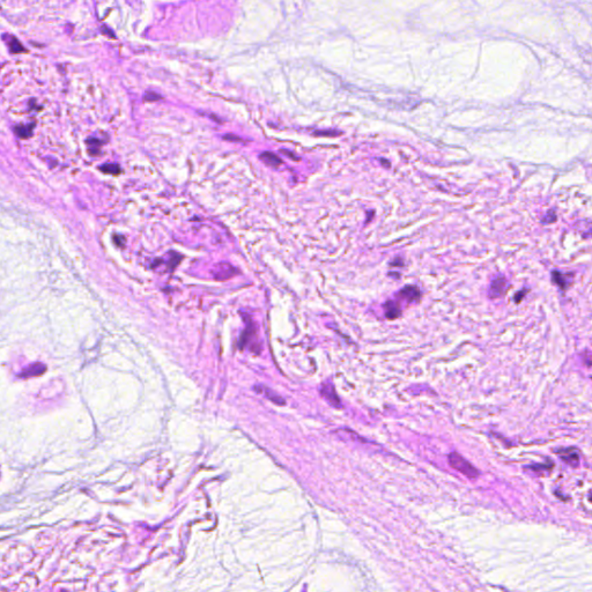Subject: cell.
I'll return each instance as SVG.
<instances>
[{
  "mask_svg": "<svg viewBox=\"0 0 592 592\" xmlns=\"http://www.w3.org/2000/svg\"><path fill=\"white\" fill-rule=\"evenodd\" d=\"M448 460H449L451 468L457 470V471L460 473H463V474L466 475V477L470 479L478 478L479 474H480L478 470L472 464H470V462H468L464 457L460 456L458 452H451L450 455L448 456Z\"/></svg>",
  "mask_w": 592,
  "mask_h": 592,
  "instance_id": "1",
  "label": "cell"
},
{
  "mask_svg": "<svg viewBox=\"0 0 592 592\" xmlns=\"http://www.w3.org/2000/svg\"><path fill=\"white\" fill-rule=\"evenodd\" d=\"M556 453L561 457V459L563 462L567 463V464L572 466V468H576V466L578 465L579 463V455H578V451L574 449V448H568V449H560L556 451Z\"/></svg>",
  "mask_w": 592,
  "mask_h": 592,
  "instance_id": "2",
  "label": "cell"
},
{
  "mask_svg": "<svg viewBox=\"0 0 592 592\" xmlns=\"http://www.w3.org/2000/svg\"><path fill=\"white\" fill-rule=\"evenodd\" d=\"M235 273H236V270H235L230 264H228V263H220V264L217 266V271L214 272V278L220 281L227 280V279L234 277Z\"/></svg>",
  "mask_w": 592,
  "mask_h": 592,
  "instance_id": "3",
  "label": "cell"
},
{
  "mask_svg": "<svg viewBox=\"0 0 592 592\" xmlns=\"http://www.w3.org/2000/svg\"><path fill=\"white\" fill-rule=\"evenodd\" d=\"M507 287H508V283H507L506 278L503 277H499L496 278L495 280H493V283L490 285V296L493 297H500L501 295H503L504 292H506Z\"/></svg>",
  "mask_w": 592,
  "mask_h": 592,
  "instance_id": "4",
  "label": "cell"
},
{
  "mask_svg": "<svg viewBox=\"0 0 592 592\" xmlns=\"http://www.w3.org/2000/svg\"><path fill=\"white\" fill-rule=\"evenodd\" d=\"M399 295L408 301V302H413V301L420 300V297H421V292H420V289L416 286L408 285V286H405L400 289Z\"/></svg>",
  "mask_w": 592,
  "mask_h": 592,
  "instance_id": "5",
  "label": "cell"
},
{
  "mask_svg": "<svg viewBox=\"0 0 592 592\" xmlns=\"http://www.w3.org/2000/svg\"><path fill=\"white\" fill-rule=\"evenodd\" d=\"M259 159H261L265 164L270 165V167H272V168H278L279 165L283 164V161H281V159L279 158V156L277 154H274V153H272V152H263V153H261V155H259Z\"/></svg>",
  "mask_w": 592,
  "mask_h": 592,
  "instance_id": "6",
  "label": "cell"
},
{
  "mask_svg": "<svg viewBox=\"0 0 592 592\" xmlns=\"http://www.w3.org/2000/svg\"><path fill=\"white\" fill-rule=\"evenodd\" d=\"M384 310H385V317L389 318V319H394L402 315V311H400V308H399V306H398V303H396L394 301H391V300L387 301V303L384 305Z\"/></svg>",
  "mask_w": 592,
  "mask_h": 592,
  "instance_id": "7",
  "label": "cell"
},
{
  "mask_svg": "<svg viewBox=\"0 0 592 592\" xmlns=\"http://www.w3.org/2000/svg\"><path fill=\"white\" fill-rule=\"evenodd\" d=\"M6 40H7L9 51H11L12 53H21V52L26 51L23 48V45L21 44L20 41L15 39L14 36H6Z\"/></svg>",
  "mask_w": 592,
  "mask_h": 592,
  "instance_id": "8",
  "label": "cell"
},
{
  "mask_svg": "<svg viewBox=\"0 0 592 592\" xmlns=\"http://www.w3.org/2000/svg\"><path fill=\"white\" fill-rule=\"evenodd\" d=\"M323 394H324V396L327 397V399L328 400V402H330V404H332V405H334V406H339L340 405L339 399H338V396L336 394V392H334L333 387H331V385H330V387H324V388H323Z\"/></svg>",
  "mask_w": 592,
  "mask_h": 592,
  "instance_id": "9",
  "label": "cell"
},
{
  "mask_svg": "<svg viewBox=\"0 0 592 592\" xmlns=\"http://www.w3.org/2000/svg\"><path fill=\"white\" fill-rule=\"evenodd\" d=\"M552 280L554 284H556L557 286L560 288H562V289H566L567 288V281H566V277L563 274L560 273L559 271H553L552 272Z\"/></svg>",
  "mask_w": 592,
  "mask_h": 592,
  "instance_id": "10",
  "label": "cell"
},
{
  "mask_svg": "<svg viewBox=\"0 0 592 592\" xmlns=\"http://www.w3.org/2000/svg\"><path fill=\"white\" fill-rule=\"evenodd\" d=\"M261 391H262L263 393H265V394H266V397H267L268 399L272 400V402H274L275 404H279V405H283V404H285V400L283 399V398H281V397H279L278 394H275L274 392H272V391L268 390L267 388H264V387H263Z\"/></svg>",
  "mask_w": 592,
  "mask_h": 592,
  "instance_id": "11",
  "label": "cell"
},
{
  "mask_svg": "<svg viewBox=\"0 0 592 592\" xmlns=\"http://www.w3.org/2000/svg\"><path fill=\"white\" fill-rule=\"evenodd\" d=\"M181 261H182V256H180L178 253H175V252L171 253L170 262H169V264H168L169 270L174 271V268L176 267V266L178 265V263H180Z\"/></svg>",
  "mask_w": 592,
  "mask_h": 592,
  "instance_id": "12",
  "label": "cell"
},
{
  "mask_svg": "<svg viewBox=\"0 0 592 592\" xmlns=\"http://www.w3.org/2000/svg\"><path fill=\"white\" fill-rule=\"evenodd\" d=\"M161 99H162V96L155 92H147L145 94V98H143V100H145L146 102H156Z\"/></svg>",
  "mask_w": 592,
  "mask_h": 592,
  "instance_id": "13",
  "label": "cell"
},
{
  "mask_svg": "<svg viewBox=\"0 0 592 592\" xmlns=\"http://www.w3.org/2000/svg\"><path fill=\"white\" fill-rule=\"evenodd\" d=\"M105 173L109 174H118L120 173V167L117 164H106L102 168Z\"/></svg>",
  "mask_w": 592,
  "mask_h": 592,
  "instance_id": "14",
  "label": "cell"
},
{
  "mask_svg": "<svg viewBox=\"0 0 592 592\" xmlns=\"http://www.w3.org/2000/svg\"><path fill=\"white\" fill-rule=\"evenodd\" d=\"M545 218H546V219H544V220H543L544 224H552V222H554V221L556 220V213H555V211H554V209H551V211L548 212V214Z\"/></svg>",
  "mask_w": 592,
  "mask_h": 592,
  "instance_id": "15",
  "label": "cell"
},
{
  "mask_svg": "<svg viewBox=\"0 0 592 592\" xmlns=\"http://www.w3.org/2000/svg\"><path fill=\"white\" fill-rule=\"evenodd\" d=\"M281 153H284V154H285V155H287L288 158H290V159L295 160V161H297V160H300L299 156L294 155V154H293V152H290V150H287V149H281Z\"/></svg>",
  "mask_w": 592,
  "mask_h": 592,
  "instance_id": "16",
  "label": "cell"
},
{
  "mask_svg": "<svg viewBox=\"0 0 592 592\" xmlns=\"http://www.w3.org/2000/svg\"><path fill=\"white\" fill-rule=\"evenodd\" d=\"M224 139L225 140H229V142H242V139L236 136H231V134H225L224 136Z\"/></svg>",
  "mask_w": 592,
  "mask_h": 592,
  "instance_id": "17",
  "label": "cell"
},
{
  "mask_svg": "<svg viewBox=\"0 0 592 592\" xmlns=\"http://www.w3.org/2000/svg\"><path fill=\"white\" fill-rule=\"evenodd\" d=\"M390 265L391 266H403L404 265L403 258H400V257H399V258H398V257H397V258L394 259V261H392V262L390 263Z\"/></svg>",
  "mask_w": 592,
  "mask_h": 592,
  "instance_id": "18",
  "label": "cell"
},
{
  "mask_svg": "<svg viewBox=\"0 0 592 592\" xmlns=\"http://www.w3.org/2000/svg\"><path fill=\"white\" fill-rule=\"evenodd\" d=\"M525 293H526V292H525V290H521V292H519V293H517V294H516V295H515V297H513V299H515V302H516V303H518V302H521V300H522V299H523V296H524V295H525Z\"/></svg>",
  "mask_w": 592,
  "mask_h": 592,
  "instance_id": "19",
  "label": "cell"
}]
</instances>
